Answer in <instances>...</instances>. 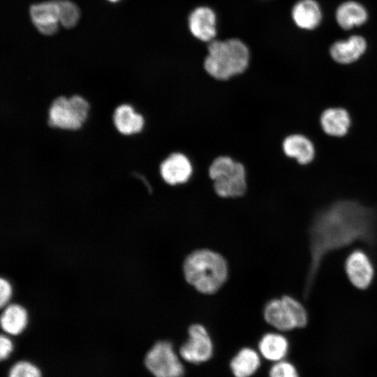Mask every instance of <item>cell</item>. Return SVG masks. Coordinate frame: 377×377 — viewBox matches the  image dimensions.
Returning <instances> with one entry per match:
<instances>
[{
  "mask_svg": "<svg viewBox=\"0 0 377 377\" xmlns=\"http://www.w3.org/2000/svg\"><path fill=\"white\" fill-rule=\"evenodd\" d=\"M367 43L360 35H352L344 40H339L330 47L332 59L341 64H349L358 60L366 52Z\"/></svg>",
  "mask_w": 377,
  "mask_h": 377,
  "instance_id": "obj_13",
  "label": "cell"
},
{
  "mask_svg": "<svg viewBox=\"0 0 377 377\" xmlns=\"http://www.w3.org/2000/svg\"><path fill=\"white\" fill-rule=\"evenodd\" d=\"M108 1H111V2H117V1H119V0H108Z\"/></svg>",
  "mask_w": 377,
  "mask_h": 377,
  "instance_id": "obj_27",
  "label": "cell"
},
{
  "mask_svg": "<svg viewBox=\"0 0 377 377\" xmlns=\"http://www.w3.org/2000/svg\"><path fill=\"white\" fill-rule=\"evenodd\" d=\"M288 339L279 332L265 334L258 343L260 355L273 363L285 360L289 351Z\"/></svg>",
  "mask_w": 377,
  "mask_h": 377,
  "instance_id": "obj_17",
  "label": "cell"
},
{
  "mask_svg": "<svg viewBox=\"0 0 377 377\" xmlns=\"http://www.w3.org/2000/svg\"><path fill=\"white\" fill-rule=\"evenodd\" d=\"M27 312L22 306L16 304L5 307L1 316V326L7 334L17 335L20 334L27 326Z\"/></svg>",
  "mask_w": 377,
  "mask_h": 377,
  "instance_id": "obj_21",
  "label": "cell"
},
{
  "mask_svg": "<svg viewBox=\"0 0 377 377\" xmlns=\"http://www.w3.org/2000/svg\"><path fill=\"white\" fill-rule=\"evenodd\" d=\"M188 334V339L179 348L180 357L193 364L208 361L213 355L214 346L207 329L201 324H193Z\"/></svg>",
  "mask_w": 377,
  "mask_h": 377,
  "instance_id": "obj_8",
  "label": "cell"
},
{
  "mask_svg": "<svg viewBox=\"0 0 377 377\" xmlns=\"http://www.w3.org/2000/svg\"><path fill=\"white\" fill-rule=\"evenodd\" d=\"M374 212L357 202L340 200L319 212L309 227L310 260L304 294L309 296L324 258L356 242L373 243L376 237Z\"/></svg>",
  "mask_w": 377,
  "mask_h": 377,
  "instance_id": "obj_1",
  "label": "cell"
},
{
  "mask_svg": "<svg viewBox=\"0 0 377 377\" xmlns=\"http://www.w3.org/2000/svg\"><path fill=\"white\" fill-rule=\"evenodd\" d=\"M320 122L326 134L333 137H342L348 133L351 120L346 110L342 108H330L323 112Z\"/></svg>",
  "mask_w": 377,
  "mask_h": 377,
  "instance_id": "obj_19",
  "label": "cell"
},
{
  "mask_svg": "<svg viewBox=\"0 0 377 377\" xmlns=\"http://www.w3.org/2000/svg\"><path fill=\"white\" fill-rule=\"evenodd\" d=\"M269 377H300L295 366L287 360L274 362L269 371Z\"/></svg>",
  "mask_w": 377,
  "mask_h": 377,
  "instance_id": "obj_23",
  "label": "cell"
},
{
  "mask_svg": "<svg viewBox=\"0 0 377 377\" xmlns=\"http://www.w3.org/2000/svg\"><path fill=\"white\" fill-rule=\"evenodd\" d=\"M250 61L249 49L241 40H214L207 47L202 68L212 79L226 82L245 73Z\"/></svg>",
  "mask_w": 377,
  "mask_h": 377,
  "instance_id": "obj_2",
  "label": "cell"
},
{
  "mask_svg": "<svg viewBox=\"0 0 377 377\" xmlns=\"http://www.w3.org/2000/svg\"><path fill=\"white\" fill-rule=\"evenodd\" d=\"M345 270L350 283L357 289L365 290L373 281L374 265L367 253L362 250L356 249L348 256Z\"/></svg>",
  "mask_w": 377,
  "mask_h": 377,
  "instance_id": "obj_10",
  "label": "cell"
},
{
  "mask_svg": "<svg viewBox=\"0 0 377 377\" xmlns=\"http://www.w3.org/2000/svg\"><path fill=\"white\" fill-rule=\"evenodd\" d=\"M8 377H41V374L35 365L22 361L16 363L11 367Z\"/></svg>",
  "mask_w": 377,
  "mask_h": 377,
  "instance_id": "obj_24",
  "label": "cell"
},
{
  "mask_svg": "<svg viewBox=\"0 0 377 377\" xmlns=\"http://www.w3.org/2000/svg\"><path fill=\"white\" fill-rule=\"evenodd\" d=\"M263 316L269 325L281 332L302 328L308 323V313L304 306L289 295L267 302L263 309Z\"/></svg>",
  "mask_w": 377,
  "mask_h": 377,
  "instance_id": "obj_6",
  "label": "cell"
},
{
  "mask_svg": "<svg viewBox=\"0 0 377 377\" xmlns=\"http://www.w3.org/2000/svg\"><path fill=\"white\" fill-rule=\"evenodd\" d=\"M183 272L187 283L196 290L212 295L219 290L226 281L228 266L225 258L218 252L200 249L186 256Z\"/></svg>",
  "mask_w": 377,
  "mask_h": 377,
  "instance_id": "obj_3",
  "label": "cell"
},
{
  "mask_svg": "<svg viewBox=\"0 0 377 377\" xmlns=\"http://www.w3.org/2000/svg\"><path fill=\"white\" fill-rule=\"evenodd\" d=\"M366 8L355 1H346L341 3L335 12L338 25L344 30L363 25L368 20Z\"/></svg>",
  "mask_w": 377,
  "mask_h": 377,
  "instance_id": "obj_18",
  "label": "cell"
},
{
  "mask_svg": "<svg viewBox=\"0 0 377 377\" xmlns=\"http://www.w3.org/2000/svg\"><path fill=\"white\" fill-rule=\"evenodd\" d=\"M191 34L204 42H211L216 35V15L207 6H199L190 13L188 19Z\"/></svg>",
  "mask_w": 377,
  "mask_h": 377,
  "instance_id": "obj_12",
  "label": "cell"
},
{
  "mask_svg": "<svg viewBox=\"0 0 377 377\" xmlns=\"http://www.w3.org/2000/svg\"><path fill=\"white\" fill-rule=\"evenodd\" d=\"M13 343L6 336L1 335L0 338V358L4 360L8 357L13 350Z\"/></svg>",
  "mask_w": 377,
  "mask_h": 377,
  "instance_id": "obj_26",
  "label": "cell"
},
{
  "mask_svg": "<svg viewBox=\"0 0 377 377\" xmlns=\"http://www.w3.org/2000/svg\"><path fill=\"white\" fill-rule=\"evenodd\" d=\"M158 172L166 185L178 186L187 184L191 179L194 166L186 154L177 151L169 154L162 160Z\"/></svg>",
  "mask_w": 377,
  "mask_h": 377,
  "instance_id": "obj_9",
  "label": "cell"
},
{
  "mask_svg": "<svg viewBox=\"0 0 377 377\" xmlns=\"http://www.w3.org/2000/svg\"><path fill=\"white\" fill-rule=\"evenodd\" d=\"M293 21L300 29L313 30L321 23L323 13L316 0H299L291 10Z\"/></svg>",
  "mask_w": 377,
  "mask_h": 377,
  "instance_id": "obj_16",
  "label": "cell"
},
{
  "mask_svg": "<svg viewBox=\"0 0 377 377\" xmlns=\"http://www.w3.org/2000/svg\"><path fill=\"white\" fill-rule=\"evenodd\" d=\"M112 124L120 135L133 136L141 133L146 125L145 116L133 105L124 103L115 107L112 114Z\"/></svg>",
  "mask_w": 377,
  "mask_h": 377,
  "instance_id": "obj_11",
  "label": "cell"
},
{
  "mask_svg": "<svg viewBox=\"0 0 377 377\" xmlns=\"http://www.w3.org/2000/svg\"><path fill=\"white\" fill-rule=\"evenodd\" d=\"M260 355L256 350L244 347L238 351L230 363V370L235 377H251L259 369Z\"/></svg>",
  "mask_w": 377,
  "mask_h": 377,
  "instance_id": "obj_20",
  "label": "cell"
},
{
  "mask_svg": "<svg viewBox=\"0 0 377 377\" xmlns=\"http://www.w3.org/2000/svg\"><path fill=\"white\" fill-rule=\"evenodd\" d=\"M29 13L33 24L43 34L52 35L57 31L59 9L56 1H48L30 7Z\"/></svg>",
  "mask_w": 377,
  "mask_h": 377,
  "instance_id": "obj_15",
  "label": "cell"
},
{
  "mask_svg": "<svg viewBox=\"0 0 377 377\" xmlns=\"http://www.w3.org/2000/svg\"><path fill=\"white\" fill-rule=\"evenodd\" d=\"M59 9V19L62 25L70 29L78 21L80 11L78 7L68 0H56Z\"/></svg>",
  "mask_w": 377,
  "mask_h": 377,
  "instance_id": "obj_22",
  "label": "cell"
},
{
  "mask_svg": "<svg viewBox=\"0 0 377 377\" xmlns=\"http://www.w3.org/2000/svg\"><path fill=\"white\" fill-rule=\"evenodd\" d=\"M90 108L89 101L80 94L59 96L49 105L47 124L54 129L78 131L87 121Z\"/></svg>",
  "mask_w": 377,
  "mask_h": 377,
  "instance_id": "obj_5",
  "label": "cell"
},
{
  "mask_svg": "<svg viewBox=\"0 0 377 377\" xmlns=\"http://www.w3.org/2000/svg\"><path fill=\"white\" fill-rule=\"evenodd\" d=\"M171 343L161 341L147 352L145 363L154 377H182L184 367Z\"/></svg>",
  "mask_w": 377,
  "mask_h": 377,
  "instance_id": "obj_7",
  "label": "cell"
},
{
  "mask_svg": "<svg viewBox=\"0 0 377 377\" xmlns=\"http://www.w3.org/2000/svg\"><path fill=\"white\" fill-rule=\"evenodd\" d=\"M12 295V287L5 279L0 280V305L3 307L7 304Z\"/></svg>",
  "mask_w": 377,
  "mask_h": 377,
  "instance_id": "obj_25",
  "label": "cell"
},
{
  "mask_svg": "<svg viewBox=\"0 0 377 377\" xmlns=\"http://www.w3.org/2000/svg\"><path fill=\"white\" fill-rule=\"evenodd\" d=\"M216 195L223 200H237L248 191L245 165L228 155H220L212 161L207 170Z\"/></svg>",
  "mask_w": 377,
  "mask_h": 377,
  "instance_id": "obj_4",
  "label": "cell"
},
{
  "mask_svg": "<svg viewBox=\"0 0 377 377\" xmlns=\"http://www.w3.org/2000/svg\"><path fill=\"white\" fill-rule=\"evenodd\" d=\"M281 150L285 156L295 159L300 165L311 163L315 156V148L312 142L300 133L286 135L281 142Z\"/></svg>",
  "mask_w": 377,
  "mask_h": 377,
  "instance_id": "obj_14",
  "label": "cell"
}]
</instances>
